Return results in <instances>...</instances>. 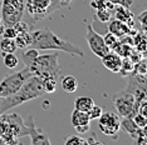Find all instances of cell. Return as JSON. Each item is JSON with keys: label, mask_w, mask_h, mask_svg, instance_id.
I'll return each instance as SVG.
<instances>
[{"label": "cell", "mask_w": 147, "mask_h": 145, "mask_svg": "<svg viewBox=\"0 0 147 145\" xmlns=\"http://www.w3.org/2000/svg\"><path fill=\"white\" fill-rule=\"evenodd\" d=\"M29 70L33 75L40 78L44 80L47 78H54L58 80L62 75L61 67L58 64V54L57 53H51V54H39L34 63L30 65Z\"/></svg>", "instance_id": "3"}, {"label": "cell", "mask_w": 147, "mask_h": 145, "mask_svg": "<svg viewBox=\"0 0 147 145\" xmlns=\"http://www.w3.org/2000/svg\"><path fill=\"white\" fill-rule=\"evenodd\" d=\"M30 35H32L30 47L35 48L36 50H59V51H65L71 55H76V57H81V58L84 57V53H83L81 48L62 39L61 36L54 34L48 28L34 30L30 33Z\"/></svg>", "instance_id": "1"}, {"label": "cell", "mask_w": 147, "mask_h": 145, "mask_svg": "<svg viewBox=\"0 0 147 145\" xmlns=\"http://www.w3.org/2000/svg\"><path fill=\"white\" fill-rule=\"evenodd\" d=\"M71 123L78 134H86L91 129V119L86 111L74 109L71 115Z\"/></svg>", "instance_id": "11"}, {"label": "cell", "mask_w": 147, "mask_h": 145, "mask_svg": "<svg viewBox=\"0 0 147 145\" xmlns=\"http://www.w3.org/2000/svg\"><path fill=\"white\" fill-rule=\"evenodd\" d=\"M45 94L44 88H43V81L40 78L32 75L23 83L16 93L9 95L5 98H0V114H5L8 110L13 108H16L19 105L26 103V101L34 100L36 98H40Z\"/></svg>", "instance_id": "2"}, {"label": "cell", "mask_w": 147, "mask_h": 145, "mask_svg": "<svg viewBox=\"0 0 147 145\" xmlns=\"http://www.w3.org/2000/svg\"><path fill=\"white\" fill-rule=\"evenodd\" d=\"M13 26H14V29L16 30L18 34H20V33H25V31H29V25L26 24V23H24L23 20L16 21Z\"/></svg>", "instance_id": "31"}, {"label": "cell", "mask_w": 147, "mask_h": 145, "mask_svg": "<svg viewBox=\"0 0 147 145\" xmlns=\"http://www.w3.org/2000/svg\"><path fill=\"white\" fill-rule=\"evenodd\" d=\"M102 36H103V40H105V44L107 45V48H108L109 50H113V49L116 48V45L118 44V41H119V39L109 31H107L106 34L102 35Z\"/></svg>", "instance_id": "24"}, {"label": "cell", "mask_w": 147, "mask_h": 145, "mask_svg": "<svg viewBox=\"0 0 147 145\" xmlns=\"http://www.w3.org/2000/svg\"><path fill=\"white\" fill-rule=\"evenodd\" d=\"M24 0H3L1 1V21L5 26H13L22 20L25 11Z\"/></svg>", "instance_id": "5"}, {"label": "cell", "mask_w": 147, "mask_h": 145, "mask_svg": "<svg viewBox=\"0 0 147 145\" xmlns=\"http://www.w3.org/2000/svg\"><path fill=\"white\" fill-rule=\"evenodd\" d=\"M4 29H5V25L3 24L1 18H0V35H3V33H4Z\"/></svg>", "instance_id": "35"}, {"label": "cell", "mask_w": 147, "mask_h": 145, "mask_svg": "<svg viewBox=\"0 0 147 145\" xmlns=\"http://www.w3.org/2000/svg\"><path fill=\"white\" fill-rule=\"evenodd\" d=\"M43 81V88H44V91L45 93H48V94H52V93H54V91L57 90V79L54 78H47L44 79V80H42Z\"/></svg>", "instance_id": "25"}, {"label": "cell", "mask_w": 147, "mask_h": 145, "mask_svg": "<svg viewBox=\"0 0 147 145\" xmlns=\"http://www.w3.org/2000/svg\"><path fill=\"white\" fill-rule=\"evenodd\" d=\"M109 24L108 26H107V30H108L109 33H112L113 35H116L117 38H122V36H125V35H133L137 30H135L133 28H129L127 24H125V23H122V21H119L118 19H111V20L108 21Z\"/></svg>", "instance_id": "12"}, {"label": "cell", "mask_w": 147, "mask_h": 145, "mask_svg": "<svg viewBox=\"0 0 147 145\" xmlns=\"http://www.w3.org/2000/svg\"><path fill=\"white\" fill-rule=\"evenodd\" d=\"M16 34H18V33H16V30L14 29V26H5L3 36H4V38H9V39H15Z\"/></svg>", "instance_id": "32"}, {"label": "cell", "mask_w": 147, "mask_h": 145, "mask_svg": "<svg viewBox=\"0 0 147 145\" xmlns=\"http://www.w3.org/2000/svg\"><path fill=\"white\" fill-rule=\"evenodd\" d=\"M146 18H147V11H142L141 14H140L138 16H137V20L140 21V24H141V31L146 33Z\"/></svg>", "instance_id": "34"}, {"label": "cell", "mask_w": 147, "mask_h": 145, "mask_svg": "<svg viewBox=\"0 0 147 145\" xmlns=\"http://www.w3.org/2000/svg\"><path fill=\"white\" fill-rule=\"evenodd\" d=\"M98 129L105 135L116 139L117 134L121 129V119L119 115L112 111H106L102 113L101 116L98 118Z\"/></svg>", "instance_id": "7"}, {"label": "cell", "mask_w": 147, "mask_h": 145, "mask_svg": "<svg viewBox=\"0 0 147 145\" xmlns=\"http://www.w3.org/2000/svg\"><path fill=\"white\" fill-rule=\"evenodd\" d=\"M61 86L67 93H74L78 89V80L74 76H72V75H67V76L62 78Z\"/></svg>", "instance_id": "17"}, {"label": "cell", "mask_w": 147, "mask_h": 145, "mask_svg": "<svg viewBox=\"0 0 147 145\" xmlns=\"http://www.w3.org/2000/svg\"><path fill=\"white\" fill-rule=\"evenodd\" d=\"M106 1L111 3L113 5H122L126 8H131V5L133 4V0H106Z\"/></svg>", "instance_id": "33"}, {"label": "cell", "mask_w": 147, "mask_h": 145, "mask_svg": "<svg viewBox=\"0 0 147 145\" xmlns=\"http://www.w3.org/2000/svg\"><path fill=\"white\" fill-rule=\"evenodd\" d=\"M72 1H73V0H63V5H64V6H68Z\"/></svg>", "instance_id": "36"}, {"label": "cell", "mask_w": 147, "mask_h": 145, "mask_svg": "<svg viewBox=\"0 0 147 145\" xmlns=\"http://www.w3.org/2000/svg\"><path fill=\"white\" fill-rule=\"evenodd\" d=\"M94 19L98 20V23L102 24H107L109 20L112 19V10L108 8H102V9H97L96 10V15Z\"/></svg>", "instance_id": "19"}, {"label": "cell", "mask_w": 147, "mask_h": 145, "mask_svg": "<svg viewBox=\"0 0 147 145\" xmlns=\"http://www.w3.org/2000/svg\"><path fill=\"white\" fill-rule=\"evenodd\" d=\"M89 4H91V6L94 10H97V9H102V8H108V9H115L116 5L111 4V3L106 1V0H89Z\"/></svg>", "instance_id": "26"}, {"label": "cell", "mask_w": 147, "mask_h": 145, "mask_svg": "<svg viewBox=\"0 0 147 145\" xmlns=\"http://www.w3.org/2000/svg\"><path fill=\"white\" fill-rule=\"evenodd\" d=\"M32 71L29 70V68H24L22 70L11 72L8 76H5L0 81V98H5L9 95L16 93L20 89L23 83L28 79L29 76H32Z\"/></svg>", "instance_id": "4"}, {"label": "cell", "mask_w": 147, "mask_h": 145, "mask_svg": "<svg viewBox=\"0 0 147 145\" xmlns=\"http://www.w3.org/2000/svg\"><path fill=\"white\" fill-rule=\"evenodd\" d=\"M103 113V110H102V108L99 106V105H93V106L89 109L88 111H87V114H88V116H89V119L91 120H97L99 116H101V114Z\"/></svg>", "instance_id": "28"}, {"label": "cell", "mask_w": 147, "mask_h": 145, "mask_svg": "<svg viewBox=\"0 0 147 145\" xmlns=\"http://www.w3.org/2000/svg\"><path fill=\"white\" fill-rule=\"evenodd\" d=\"M79 144L88 145L87 139H83V138H81L79 135H72V136H69L65 139V145H79Z\"/></svg>", "instance_id": "27"}, {"label": "cell", "mask_w": 147, "mask_h": 145, "mask_svg": "<svg viewBox=\"0 0 147 145\" xmlns=\"http://www.w3.org/2000/svg\"><path fill=\"white\" fill-rule=\"evenodd\" d=\"M49 5H51V0H26L24 9L32 19L42 20L45 16H48Z\"/></svg>", "instance_id": "9"}, {"label": "cell", "mask_w": 147, "mask_h": 145, "mask_svg": "<svg viewBox=\"0 0 147 145\" xmlns=\"http://www.w3.org/2000/svg\"><path fill=\"white\" fill-rule=\"evenodd\" d=\"M14 41L16 44V48L25 49V48L30 47V43H32L30 31H25V33H20V34H16Z\"/></svg>", "instance_id": "18"}, {"label": "cell", "mask_w": 147, "mask_h": 145, "mask_svg": "<svg viewBox=\"0 0 147 145\" xmlns=\"http://www.w3.org/2000/svg\"><path fill=\"white\" fill-rule=\"evenodd\" d=\"M133 39V49L142 54H145L146 51V33L143 31H136L135 34L132 35Z\"/></svg>", "instance_id": "15"}, {"label": "cell", "mask_w": 147, "mask_h": 145, "mask_svg": "<svg viewBox=\"0 0 147 145\" xmlns=\"http://www.w3.org/2000/svg\"><path fill=\"white\" fill-rule=\"evenodd\" d=\"M87 33H86V40L88 43V47L92 50V53L98 58L105 57L107 53L109 51V49L107 48V45L105 44V40H103V36L101 33L96 31L93 29V26L91 24L86 25Z\"/></svg>", "instance_id": "8"}, {"label": "cell", "mask_w": 147, "mask_h": 145, "mask_svg": "<svg viewBox=\"0 0 147 145\" xmlns=\"http://www.w3.org/2000/svg\"><path fill=\"white\" fill-rule=\"evenodd\" d=\"M135 68V64L132 63V60L129 58H122L121 63V69H119L118 74H121V76H127L128 74H131Z\"/></svg>", "instance_id": "22"}, {"label": "cell", "mask_w": 147, "mask_h": 145, "mask_svg": "<svg viewBox=\"0 0 147 145\" xmlns=\"http://www.w3.org/2000/svg\"><path fill=\"white\" fill-rule=\"evenodd\" d=\"M133 71L138 72V74H143L146 75V59L143 57L141 60H138L137 63H135V68H133Z\"/></svg>", "instance_id": "30"}, {"label": "cell", "mask_w": 147, "mask_h": 145, "mask_svg": "<svg viewBox=\"0 0 147 145\" xmlns=\"http://www.w3.org/2000/svg\"><path fill=\"white\" fill-rule=\"evenodd\" d=\"M113 105L117 110V114L121 115L122 118L132 116L133 114L137 113L135 95L127 89L119 91L113 96Z\"/></svg>", "instance_id": "6"}, {"label": "cell", "mask_w": 147, "mask_h": 145, "mask_svg": "<svg viewBox=\"0 0 147 145\" xmlns=\"http://www.w3.org/2000/svg\"><path fill=\"white\" fill-rule=\"evenodd\" d=\"M38 55H39V50H36L35 48H32V49H29V50L23 53L22 60H23V63H24L25 67H30L33 63H34V60L36 59Z\"/></svg>", "instance_id": "21"}, {"label": "cell", "mask_w": 147, "mask_h": 145, "mask_svg": "<svg viewBox=\"0 0 147 145\" xmlns=\"http://www.w3.org/2000/svg\"><path fill=\"white\" fill-rule=\"evenodd\" d=\"M102 64L106 69H108L112 72H118L121 69V63H122V58L119 57L117 53L109 50L105 57L101 58Z\"/></svg>", "instance_id": "13"}, {"label": "cell", "mask_w": 147, "mask_h": 145, "mask_svg": "<svg viewBox=\"0 0 147 145\" xmlns=\"http://www.w3.org/2000/svg\"><path fill=\"white\" fill-rule=\"evenodd\" d=\"M24 125L26 128V131H28V136L30 138V143L33 145H49L51 144L48 135L43 133L39 128H36L33 116H28V119L24 120Z\"/></svg>", "instance_id": "10"}, {"label": "cell", "mask_w": 147, "mask_h": 145, "mask_svg": "<svg viewBox=\"0 0 147 145\" xmlns=\"http://www.w3.org/2000/svg\"><path fill=\"white\" fill-rule=\"evenodd\" d=\"M16 44L14 41V39H9V38H3L0 41V51L1 54H6V53H15L16 50Z\"/></svg>", "instance_id": "20"}, {"label": "cell", "mask_w": 147, "mask_h": 145, "mask_svg": "<svg viewBox=\"0 0 147 145\" xmlns=\"http://www.w3.org/2000/svg\"><path fill=\"white\" fill-rule=\"evenodd\" d=\"M3 60H4V65L8 69H15L19 64V59L14 53H6V54H3Z\"/></svg>", "instance_id": "23"}, {"label": "cell", "mask_w": 147, "mask_h": 145, "mask_svg": "<svg viewBox=\"0 0 147 145\" xmlns=\"http://www.w3.org/2000/svg\"><path fill=\"white\" fill-rule=\"evenodd\" d=\"M132 119H133L135 124L138 128H146V125H147V118L145 116V115H142V114H140V113H136V114L132 115Z\"/></svg>", "instance_id": "29"}, {"label": "cell", "mask_w": 147, "mask_h": 145, "mask_svg": "<svg viewBox=\"0 0 147 145\" xmlns=\"http://www.w3.org/2000/svg\"><path fill=\"white\" fill-rule=\"evenodd\" d=\"M94 104H96L94 100L91 96H78L74 100V109L87 113Z\"/></svg>", "instance_id": "16"}, {"label": "cell", "mask_w": 147, "mask_h": 145, "mask_svg": "<svg viewBox=\"0 0 147 145\" xmlns=\"http://www.w3.org/2000/svg\"><path fill=\"white\" fill-rule=\"evenodd\" d=\"M115 18L127 24L129 28H133L135 25V14L129 10V8H126V6L117 5V8L115 9Z\"/></svg>", "instance_id": "14"}]
</instances>
